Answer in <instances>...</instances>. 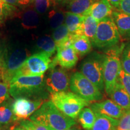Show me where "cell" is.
Returning a JSON list of instances; mask_svg holds the SVG:
<instances>
[{
    "label": "cell",
    "instance_id": "cell-3",
    "mask_svg": "<svg viewBox=\"0 0 130 130\" xmlns=\"http://www.w3.org/2000/svg\"><path fill=\"white\" fill-rule=\"evenodd\" d=\"M50 98L60 111L73 119L77 118L81 110L89 104V102L73 92H58L51 94Z\"/></svg>",
    "mask_w": 130,
    "mask_h": 130
},
{
    "label": "cell",
    "instance_id": "cell-38",
    "mask_svg": "<svg viewBox=\"0 0 130 130\" xmlns=\"http://www.w3.org/2000/svg\"><path fill=\"white\" fill-rule=\"evenodd\" d=\"M34 1L35 0H18V4L21 6H27L34 2Z\"/></svg>",
    "mask_w": 130,
    "mask_h": 130
},
{
    "label": "cell",
    "instance_id": "cell-7",
    "mask_svg": "<svg viewBox=\"0 0 130 130\" xmlns=\"http://www.w3.org/2000/svg\"><path fill=\"white\" fill-rule=\"evenodd\" d=\"M28 57L27 51L24 49H15L9 53L7 49H4L3 66L0 70V77L3 82L9 85L18 70Z\"/></svg>",
    "mask_w": 130,
    "mask_h": 130
},
{
    "label": "cell",
    "instance_id": "cell-29",
    "mask_svg": "<svg viewBox=\"0 0 130 130\" xmlns=\"http://www.w3.org/2000/svg\"><path fill=\"white\" fill-rule=\"evenodd\" d=\"M121 62L122 69L130 75V44H128L122 50Z\"/></svg>",
    "mask_w": 130,
    "mask_h": 130
},
{
    "label": "cell",
    "instance_id": "cell-25",
    "mask_svg": "<svg viewBox=\"0 0 130 130\" xmlns=\"http://www.w3.org/2000/svg\"><path fill=\"white\" fill-rule=\"evenodd\" d=\"M70 35L71 34L68 31L67 27L64 24H63L54 30L52 38L56 43L57 47L67 40Z\"/></svg>",
    "mask_w": 130,
    "mask_h": 130
},
{
    "label": "cell",
    "instance_id": "cell-33",
    "mask_svg": "<svg viewBox=\"0 0 130 130\" xmlns=\"http://www.w3.org/2000/svg\"><path fill=\"white\" fill-rule=\"evenodd\" d=\"M20 124L22 128L27 130H48L42 125L31 120H23Z\"/></svg>",
    "mask_w": 130,
    "mask_h": 130
},
{
    "label": "cell",
    "instance_id": "cell-17",
    "mask_svg": "<svg viewBox=\"0 0 130 130\" xmlns=\"http://www.w3.org/2000/svg\"><path fill=\"white\" fill-rule=\"evenodd\" d=\"M71 46L78 55L84 56L89 53L92 49L90 40L83 35H71Z\"/></svg>",
    "mask_w": 130,
    "mask_h": 130
},
{
    "label": "cell",
    "instance_id": "cell-13",
    "mask_svg": "<svg viewBox=\"0 0 130 130\" xmlns=\"http://www.w3.org/2000/svg\"><path fill=\"white\" fill-rule=\"evenodd\" d=\"M95 115L108 116L119 120L125 113L124 110L112 100H107L100 102H95L90 105Z\"/></svg>",
    "mask_w": 130,
    "mask_h": 130
},
{
    "label": "cell",
    "instance_id": "cell-1",
    "mask_svg": "<svg viewBox=\"0 0 130 130\" xmlns=\"http://www.w3.org/2000/svg\"><path fill=\"white\" fill-rule=\"evenodd\" d=\"M9 92L14 98H25L44 101L49 94L44 75L41 76H15L9 84Z\"/></svg>",
    "mask_w": 130,
    "mask_h": 130
},
{
    "label": "cell",
    "instance_id": "cell-12",
    "mask_svg": "<svg viewBox=\"0 0 130 130\" xmlns=\"http://www.w3.org/2000/svg\"><path fill=\"white\" fill-rule=\"evenodd\" d=\"M57 54L51 61L50 68H54L58 64L65 69H71L74 68L78 60V57L72 46L57 50Z\"/></svg>",
    "mask_w": 130,
    "mask_h": 130
},
{
    "label": "cell",
    "instance_id": "cell-21",
    "mask_svg": "<svg viewBox=\"0 0 130 130\" xmlns=\"http://www.w3.org/2000/svg\"><path fill=\"white\" fill-rule=\"evenodd\" d=\"M78 120L84 129L91 130L96 121V115L91 108L86 107L79 114Z\"/></svg>",
    "mask_w": 130,
    "mask_h": 130
},
{
    "label": "cell",
    "instance_id": "cell-40",
    "mask_svg": "<svg viewBox=\"0 0 130 130\" xmlns=\"http://www.w3.org/2000/svg\"><path fill=\"white\" fill-rule=\"evenodd\" d=\"M74 1V0H56L57 3H59V4H68L71 1Z\"/></svg>",
    "mask_w": 130,
    "mask_h": 130
},
{
    "label": "cell",
    "instance_id": "cell-6",
    "mask_svg": "<svg viewBox=\"0 0 130 130\" xmlns=\"http://www.w3.org/2000/svg\"><path fill=\"white\" fill-rule=\"evenodd\" d=\"M104 56L93 53L84 60L81 66V73L100 91L104 89L103 61Z\"/></svg>",
    "mask_w": 130,
    "mask_h": 130
},
{
    "label": "cell",
    "instance_id": "cell-19",
    "mask_svg": "<svg viewBox=\"0 0 130 130\" xmlns=\"http://www.w3.org/2000/svg\"><path fill=\"white\" fill-rule=\"evenodd\" d=\"M96 115V121L91 130H116L119 120L102 115Z\"/></svg>",
    "mask_w": 130,
    "mask_h": 130
},
{
    "label": "cell",
    "instance_id": "cell-42",
    "mask_svg": "<svg viewBox=\"0 0 130 130\" xmlns=\"http://www.w3.org/2000/svg\"><path fill=\"white\" fill-rule=\"evenodd\" d=\"M65 130H78L77 128H69V129H65Z\"/></svg>",
    "mask_w": 130,
    "mask_h": 130
},
{
    "label": "cell",
    "instance_id": "cell-31",
    "mask_svg": "<svg viewBox=\"0 0 130 130\" xmlns=\"http://www.w3.org/2000/svg\"><path fill=\"white\" fill-rule=\"evenodd\" d=\"M52 4L51 0H35L34 5L36 12L39 14H43L47 12Z\"/></svg>",
    "mask_w": 130,
    "mask_h": 130
},
{
    "label": "cell",
    "instance_id": "cell-44",
    "mask_svg": "<svg viewBox=\"0 0 130 130\" xmlns=\"http://www.w3.org/2000/svg\"><path fill=\"white\" fill-rule=\"evenodd\" d=\"M129 130H130V126H129Z\"/></svg>",
    "mask_w": 130,
    "mask_h": 130
},
{
    "label": "cell",
    "instance_id": "cell-34",
    "mask_svg": "<svg viewBox=\"0 0 130 130\" xmlns=\"http://www.w3.org/2000/svg\"><path fill=\"white\" fill-rule=\"evenodd\" d=\"M9 85L4 82H0V105L7 102L9 99Z\"/></svg>",
    "mask_w": 130,
    "mask_h": 130
},
{
    "label": "cell",
    "instance_id": "cell-11",
    "mask_svg": "<svg viewBox=\"0 0 130 130\" xmlns=\"http://www.w3.org/2000/svg\"><path fill=\"white\" fill-rule=\"evenodd\" d=\"M43 103L42 100H31L25 98H18L15 99L12 104V110L16 120H27Z\"/></svg>",
    "mask_w": 130,
    "mask_h": 130
},
{
    "label": "cell",
    "instance_id": "cell-27",
    "mask_svg": "<svg viewBox=\"0 0 130 130\" xmlns=\"http://www.w3.org/2000/svg\"><path fill=\"white\" fill-rule=\"evenodd\" d=\"M49 18H50V24L51 27L55 30L59 26L62 25L65 16L63 12L52 10L49 13Z\"/></svg>",
    "mask_w": 130,
    "mask_h": 130
},
{
    "label": "cell",
    "instance_id": "cell-14",
    "mask_svg": "<svg viewBox=\"0 0 130 130\" xmlns=\"http://www.w3.org/2000/svg\"><path fill=\"white\" fill-rule=\"evenodd\" d=\"M113 6L107 0H97L90 6L83 15H89L97 21H100L111 16Z\"/></svg>",
    "mask_w": 130,
    "mask_h": 130
},
{
    "label": "cell",
    "instance_id": "cell-20",
    "mask_svg": "<svg viewBox=\"0 0 130 130\" xmlns=\"http://www.w3.org/2000/svg\"><path fill=\"white\" fill-rule=\"evenodd\" d=\"M98 25V21H97L92 16L89 15L84 16L82 25V35L88 37L92 43L95 36Z\"/></svg>",
    "mask_w": 130,
    "mask_h": 130
},
{
    "label": "cell",
    "instance_id": "cell-32",
    "mask_svg": "<svg viewBox=\"0 0 130 130\" xmlns=\"http://www.w3.org/2000/svg\"><path fill=\"white\" fill-rule=\"evenodd\" d=\"M130 126V110L125 111L119 121L116 130H129Z\"/></svg>",
    "mask_w": 130,
    "mask_h": 130
},
{
    "label": "cell",
    "instance_id": "cell-43",
    "mask_svg": "<svg viewBox=\"0 0 130 130\" xmlns=\"http://www.w3.org/2000/svg\"><path fill=\"white\" fill-rule=\"evenodd\" d=\"M1 124L0 123V130H1Z\"/></svg>",
    "mask_w": 130,
    "mask_h": 130
},
{
    "label": "cell",
    "instance_id": "cell-28",
    "mask_svg": "<svg viewBox=\"0 0 130 130\" xmlns=\"http://www.w3.org/2000/svg\"><path fill=\"white\" fill-rule=\"evenodd\" d=\"M16 10V8L12 5L8 4L3 0H0V23L11 16Z\"/></svg>",
    "mask_w": 130,
    "mask_h": 130
},
{
    "label": "cell",
    "instance_id": "cell-10",
    "mask_svg": "<svg viewBox=\"0 0 130 130\" xmlns=\"http://www.w3.org/2000/svg\"><path fill=\"white\" fill-rule=\"evenodd\" d=\"M46 87L51 94L66 92L69 89V79L66 71L61 67L51 68L48 77L45 78Z\"/></svg>",
    "mask_w": 130,
    "mask_h": 130
},
{
    "label": "cell",
    "instance_id": "cell-22",
    "mask_svg": "<svg viewBox=\"0 0 130 130\" xmlns=\"http://www.w3.org/2000/svg\"><path fill=\"white\" fill-rule=\"evenodd\" d=\"M96 1L97 0H74L68 3L67 7L69 12L83 15Z\"/></svg>",
    "mask_w": 130,
    "mask_h": 130
},
{
    "label": "cell",
    "instance_id": "cell-18",
    "mask_svg": "<svg viewBox=\"0 0 130 130\" xmlns=\"http://www.w3.org/2000/svg\"><path fill=\"white\" fill-rule=\"evenodd\" d=\"M64 24L71 35H82V25L84 16L68 12L64 14Z\"/></svg>",
    "mask_w": 130,
    "mask_h": 130
},
{
    "label": "cell",
    "instance_id": "cell-16",
    "mask_svg": "<svg viewBox=\"0 0 130 130\" xmlns=\"http://www.w3.org/2000/svg\"><path fill=\"white\" fill-rule=\"evenodd\" d=\"M108 95L114 102L125 111L130 110V95L118 81Z\"/></svg>",
    "mask_w": 130,
    "mask_h": 130
},
{
    "label": "cell",
    "instance_id": "cell-30",
    "mask_svg": "<svg viewBox=\"0 0 130 130\" xmlns=\"http://www.w3.org/2000/svg\"><path fill=\"white\" fill-rule=\"evenodd\" d=\"M118 81L130 95V75L125 72L122 68L119 72Z\"/></svg>",
    "mask_w": 130,
    "mask_h": 130
},
{
    "label": "cell",
    "instance_id": "cell-9",
    "mask_svg": "<svg viewBox=\"0 0 130 130\" xmlns=\"http://www.w3.org/2000/svg\"><path fill=\"white\" fill-rule=\"evenodd\" d=\"M51 57L48 54L39 52L28 57L15 76H41L50 69Z\"/></svg>",
    "mask_w": 130,
    "mask_h": 130
},
{
    "label": "cell",
    "instance_id": "cell-35",
    "mask_svg": "<svg viewBox=\"0 0 130 130\" xmlns=\"http://www.w3.org/2000/svg\"><path fill=\"white\" fill-rule=\"evenodd\" d=\"M118 9L119 12L130 15V0H121Z\"/></svg>",
    "mask_w": 130,
    "mask_h": 130
},
{
    "label": "cell",
    "instance_id": "cell-5",
    "mask_svg": "<svg viewBox=\"0 0 130 130\" xmlns=\"http://www.w3.org/2000/svg\"><path fill=\"white\" fill-rule=\"evenodd\" d=\"M118 48L111 49L104 55L103 61V76L104 89L108 95L111 93L118 82V74L121 69L120 53L123 50Z\"/></svg>",
    "mask_w": 130,
    "mask_h": 130
},
{
    "label": "cell",
    "instance_id": "cell-15",
    "mask_svg": "<svg viewBox=\"0 0 130 130\" xmlns=\"http://www.w3.org/2000/svg\"><path fill=\"white\" fill-rule=\"evenodd\" d=\"M120 36L130 39V15L119 11H113L111 15Z\"/></svg>",
    "mask_w": 130,
    "mask_h": 130
},
{
    "label": "cell",
    "instance_id": "cell-4",
    "mask_svg": "<svg viewBox=\"0 0 130 130\" xmlns=\"http://www.w3.org/2000/svg\"><path fill=\"white\" fill-rule=\"evenodd\" d=\"M119 33L111 16L99 21L92 44L98 48H111L119 43Z\"/></svg>",
    "mask_w": 130,
    "mask_h": 130
},
{
    "label": "cell",
    "instance_id": "cell-2",
    "mask_svg": "<svg viewBox=\"0 0 130 130\" xmlns=\"http://www.w3.org/2000/svg\"><path fill=\"white\" fill-rule=\"evenodd\" d=\"M48 130H65L75 124V121L60 111L51 101L45 102L30 117Z\"/></svg>",
    "mask_w": 130,
    "mask_h": 130
},
{
    "label": "cell",
    "instance_id": "cell-8",
    "mask_svg": "<svg viewBox=\"0 0 130 130\" xmlns=\"http://www.w3.org/2000/svg\"><path fill=\"white\" fill-rule=\"evenodd\" d=\"M69 86L73 93L89 103L102 99L101 91L81 72H77L72 75L69 81Z\"/></svg>",
    "mask_w": 130,
    "mask_h": 130
},
{
    "label": "cell",
    "instance_id": "cell-26",
    "mask_svg": "<svg viewBox=\"0 0 130 130\" xmlns=\"http://www.w3.org/2000/svg\"><path fill=\"white\" fill-rule=\"evenodd\" d=\"M39 18L37 13L32 10H28L22 15V23L24 27L33 28L38 24Z\"/></svg>",
    "mask_w": 130,
    "mask_h": 130
},
{
    "label": "cell",
    "instance_id": "cell-24",
    "mask_svg": "<svg viewBox=\"0 0 130 130\" xmlns=\"http://www.w3.org/2000/svg\"><path fill=\"white\" fill-rule=\"evenodd\" d=\"M16 120V117L13 113L12 105L6 102L0 105V123L1 125H8Z\"/></svg>",
    "mask_w": 130,
    "mask_h": 130
},
{
    "label": "cell",
    "instance_id": "cell-36",
    "mask_svg": "<svg viewBox=\"0 0 130 130\" xmlns=\"http://www.w3.org/2000/svg\"><path fill=\"white\" fill-rule=\"evenodd\" d=\"M4 48L1 46L0 43V70L1 69L3 66V59H4Z\"/></svg>",
    "mask_w": 130,
    "mask_h": 130
},
{
    "label": "cell",
    "instance_id": "cell-39",
    "mask_svg": "<svg viewBox=\"0 0 130 130\" xmlns=\"http://www.w3.org/2000/svg\"><path fill=\"white\" fill-rule=\"evenodd\" d=\"M5 3L12 6H19L18 0H3Z\"/></svg>",
    "mask_w": 130,
    "mask_h": 130
},
{
    "label": "cell",
    "instance_id": "cell-41",
    "mask_svg": "<svg viewBox=\"0 0 130 130\" xmlns=\"http://www.w3.org/2000/svg\"><path fill=\"white\" fill-rule=\"evenodd\" d=\"M13 130H27V129H25V128H22V126H21V127H16L14 128Z\"/></svg>",
    "mask_w": 130,
    "mask_h": 130
},
{
    "label": "cell",
    "instance_id": "cell-23",
    "mask_svg": "<svg viewBox=\"0 0 130 130\" xmlns=\"http://www.w3.org/2000/svg\"><path fill=\"white\" fill-rule=\"evenodd\" d=\"M36 47L40 52L48 54L50 56L56 51V45L53 38L49 36L40 37L36 42Z\"/></svg>",
    "mask_w": 130,
    "mask_h": 130
},
{
    "label": "cell",
    "instance_id": "cell-37",
    "mask_svg": "<svg viewBox=\"0 0 130 130\" xmlns=\"http://www.w3.org/2000/svg\"><path fill=\"white\" fill-rule=\"evenodd\" d=\"M109 2L110 4L113 6V7H116L118 9L119 7V5L121 2V0H107Z\"/></svg>",
    "mask_w": 130,
    "mask_h": 130
}]
</instances>
